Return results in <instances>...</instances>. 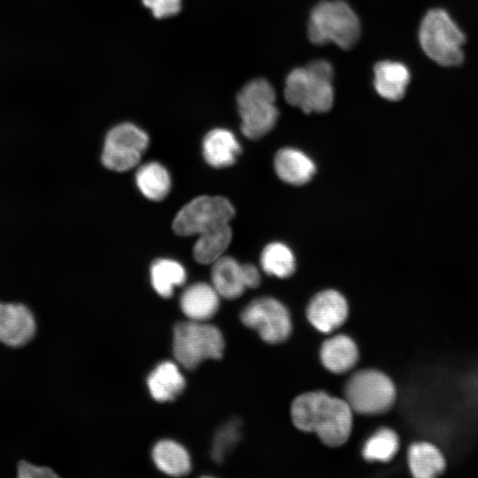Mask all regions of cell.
<instances>
[{"mask_svg":"<svg viewBox=\"0 0 478 478\" xmlns=\"http://www.w3.org/2000/svg\"><path fill=\"white\" fill-rule=\"evenodd\" d=\"M320 357L322 365L330 372L343 374L358 362V351L355 342L346 335H336L323 342Z\"/></svg>","mask_w":478,"mask_h":478,"instance_id":"obj_16","label":"cell"},{"mask_svg":"<svg viewBox=\"0 0 478 478\" xmlns=\"http://www.w3.org/2000/svg\"><path fill=\"white\" fill-rule=\"evenodd\" d=\"M274 170L278 177L291 185H303L315 173L316 166L312 158L300 150L282 148L275 154Z\"/></svg>","mask_w":478,"mask_h":478,"instance_id":"obj_13","label":"cell"},{"mask_svg":"<svg viewBox=\"0 0 478 478\" xmlns=\"http://www.w3.org/2000/svg\"><path fill=\"white\" fill-rule=\"evenodd\" d=\"M396 389L383 373L364 369L353 374L344 386V399L353 412L363 415L381 414L393 405Z\"/></svg>","mask_w":478,"mask_h":478,"instance_id":"obj_7","label":"cell"},{"mask_svg":"<svg viewBox=\"0 0 478 478\" xmlns=\"http://www.w3.org/2000/svg\"><path fill=\"white\" fill-rule=\"evenodd\" d=\"M149 144L148 135L132 123H121L106 135L102 163L108 169L123 172L135 166Z\"/></svg>","mask_w":478,"mask_h":478,"instance_id":"obj_10","label":"cell"},{"mask_svg":"<svg viewBox=\"0 0 478 478\" xmlns=\"http://www.w3.org/2000/svg\"><path fill=\"white\" fill-rule=\"evenodd\" d=\"M262 269L270 275L278 278L290 276L296 267L295 256L292 251L284 243L274 242L267 244L260 257Z\"/></svg>","mask_w":478,"mask_h":478,"instance_id":"obj_25","label":"cell"},{"mask_svg":"<svg viewBox=\"0 0 478 478\" xmlns=\"http://www.w3.org/2000/svg\"><path fill=\"white\" fill-rule=\"evenodd\" d=\"M153 460L158 468L172 476H182L189 473L191 463L187 451L176 442L162 440L153 448Z\"/></svg>","mask_w":478,"mask_h":478,"instance_id":"obj_21","label":"cell"},{"mask_svg":"<svg viewBox=\"0 0 478 478\" xmlns=\"http://www.w3.org/2000/svg\"><path fill=\"white\" fill-rule=\"evenodd\" d=\"M408 463L413 476L429 478L441 474L445 466L439 450L428 443H416L408 451Z\"/></svg>","mask_w":478,"mask_h":478,"instance_id":"obj_22","label":"cell"},{"mask_svg":"<svg viewBox=\"0 0 478 478\" xmlns=\"http://www.w3.org/2000/svg\"><path fill=\"white\" fill-rule=\"evenodd\" d=\"M220 295L212 285L197 282L189 285L181 294L180 305L191 320L205 321L217 312Z\"/></svg>","mask_w":478,"mask_h":478,"instance_id":"obj_14","label":"cell"},{"mask_svg":"<svg viewBox=\"0 0 478 478\" xmlns=\"http://www.w3.org/2000/svg\"><path fill=\"white\" fill-rule=\"evenodd\" d=\"M306 315L316 329L330 333L344 323L348 316V304L340 292L325 289L310 300Z\"/></svg>","mask_w":478,"mask_h":478,"instance_id":"obj_11","label":"cell"},{"mask_svg":"<svg viewBox=\"0 0 478 478\" xmlns=\"http://www.w3.org/2000/svg\"><path fill=\"white\" fill-rule=\"evenodd\" d=\"M290 413L298 429L315 433L328 446H340L351 436L353 412L344 398L324 391L306 392L295 398Z\"/></svg>","mask_w":478,"mask_h":478,"instance_id":"obj_1","label":"cell"},{"mask_svg":"<svg viewBox=\"0 0 478 478\" xmlns=\"http://www.w3.org/2000/svg\"><path fill=\"white\" fill-rule=\"evenodd\" d=\"M333 76L332 66L324 59L295 68L286 79L285 100L305 113L328 112L334 104Z\"/></svg>","mask_w":478,"mask_h":478,"instance_id":"obj_2","label":"cell"},{"mask_svg":"<svg viewBox=\"0 0 478 478\" xmlns=\"http://www.w3.org/2000/svg\"><path fill=\"white\" fill-rule=\"evenodd\" d=\"M35 317L22 304L0 302V342L10 347H20L35 334Z\"/></svg>","mask_w":478,"mask_h":478,"instance_id":"obj_12","label":"cell"},{"mask_svg":"<svg viewBox=\"0 0 478 478\" xmlns=\"http://www.w3.org/2000/svg\"><path fill=\"white\" fill-rule=\"evenodd\" d=\"M173 346L178 363L187 369H195L205 359L221 358L225 342L217 327L190 320L176 324Z\"/></svg>","mask_w":478,"mask_h":478,"instance_id":"obj_5","label":"cell"},{"mask_svg":"<svg viewBox=\"0 0 478 478\" xmlns=\"http://www.w3.org/2000/svg\"><path fill=\"white\" fill-rule=\"evenodd\" d=\"M242 133L258 139L273 129L278 119L275 92L264 79H256L243 86L237 95Z\"/></svg>","mask_w":478,"mask_h":478,"instance_id":"obj_6","label":"cell"},{"mask_svg":"<svg viewBox=\"0 0 478 478\" xmlns=\"http://www.w3.org/2000/svg\"><path fill=\"white\" fill-rule=\"evenodd\" d=\"M212 281L220 297L227 299L239 297L246 289L243 265L234 258L222 256L213 263Z\"/></svg>","mask_w":478,"mask_h":478,"instance_id":"obj_19","label":"cell"},{"mask_svg":"<svg viewBox=\"0 0 478 478\" xmlns=\"http://www.w3.org/2000/svg\"><path fill=\"white\" fill-rule=\"evenodd\" d=\"M308 37L317 45L333 42L351 49L359 39L360 22L353 10L342 0L322 1L312 10Z\"/></svg>","mask_w":478,"mask_h":478,"instance_id":"obj_3","label":"cell"},{"mask_svg":"<svg viewBox=\"0 0 478 478\" xmlns=\"http://www.w3.org/2000/svg\"><path fill=\"white\" fill-rule=\"evenodd\" d=\"M239 436V426L236 421L225 425L214 438L212 458L216 461H221L225 454L237 443Z\"/></svg>","mask_w":478,"mask_h":478,"instance_id":"obj_27","label":"cell"},{"mask_svg":"<svg viewBox=\"0 0 478 478\" xmlns=\"http://www.w3.org/2000/svg\"><path fill=\"white\" fill-rule=\"evenodd\" d=\"M135 182L142 194L154 201L164 199L171 189L170 175L158 162L142 166L136 172Z\"/></svg>","mask_w":478,"mask_h":478,"instance_id":"obj_23","label":"cell"},{"mask_svg":"<svg viewBox=\"0 0 478 478\" xmlns=\"http://www.w3.org/2000/svg\"><path fill=\"white\" fill-rule=\"evenodd\" d=\"M242 322L258 332L268 343H280L289 338L292 324L288 309L278 300L264 297L252 300L242 311Z\"/></svg>","mask_w":478,"mask_h":478,"instance_id":"obj_9","label":"cell"},{"mask_svg":"<svg viewBox=\"0 0 478 478\" xmlns=\"http://www.w3.org/2000/svg\"><path fill=\"white\" fill-rule=\"evenodd\" d=\"M151 397L158 402L173 400L185 388V379L178 366L170 361L157 366L147 379Z\"/></svg>","mask_w":478,"mask_h":478,"instance_id":"obj_18","label":"cell"},{"mask_svg":"<svg viewBox=\"0 0 478 478\" xmlns=\"http://www.w3.org/2000/svg\"><path fill=\"white\" fill-rule=\"evenodd\" d=\"M235 215L232 204L223 197L201 196L185 204L176 214L173 228L181 236L200 235L228 224Z\"/></svg>","mask_w":478,"mask_h":478,"instance_id":"obj_8","label":"cell"},{"mask_svg":"<svg viewBox=\"0 0 478 478\" xmlns=\"http://www.w3.org/2000/svg\"><path fill=\"white\" fill-rule=\"evenodd\" d=\"M158 19L175 15L181 10V0H142Z\"/></svg>","mask_w":478,"mask_h":478,"instance_id":"obj_28","label":"cell"},{"mask_svg":"<svg viewBox=\"0 0 478 478\" xmlns=\"http://www.w3.org/2000/svg\"><path fill=\"white\" fill-rule=\"evenodd\" d=\"M232 239V231L228 224H224L199 235L193 254L201 264H213L223 256Z\"/></svg>","mask_w":478,"mask_h":478,"instance_id":"obj_20","label":"cell"},{"mask_svg":"<svg viewBox=\"0 0 478 478\" xmlns=\"http://www.w3.org/2000/svg\"><path fill=\"white\" fill-rule=\"evenodd\" d=\"M243 274L246 289L257 288L261 280L258 269L251 264L243 265Z\"/></svg>","mask_w":478,"mask_h":478,"instance_id":"obj_30","label":"cell"},{"mask_svg":"<svg viewBox=\"0 0 478 478\" xmlns=\"http://www.w3.org/2000/svg\"><path fill=\"white\" fill-rule=\"evenodd\" d=\"M419 40L427 56L441 66H457L463 61L465 35L444 10L434 9L425 15Z\"/></svg>","mask_w":478,"mask_h":478,"instance_id":"obj_4","label":"cell"},{"mask_svg":"<svg viewBox=\"0 0 478 478\" xmlns=\"http://www.w3.org/2000/svg\"><path fill=\"white\" fill-rule=\"evenodd\" d=\"M241 152L235 135L225 128L209 131L203 140V155L212 167L222 168L232 166Z\"/></svg>","mask_w":478,"mask_h":478,"instance_id":"obj_15","label":"cell"},{"mask_svg":"<svg viewBox=\"0 0 478 478\" xmlns=\"http://www.w3.org/2000/svg\"><path fill=\"white\" fill-rule=\"evenodd\" d=\"M150 281L158 295L169 297L175 287L181 286L185 282L186 271L173 259L159 258L150 266Z\"/></svg>","mask_w":478,"mask_h":478,"instance_id":"obj_24","label":"cell"},{"mask_svg":"<svg viewBox=\"0 0 478 478\" xmlns=\"http://www.w3.org/2000/svg\"><path fill=\"white\" fill-rule=\"evenodd\" d=\"M18 476L20 478L57 477L54 471L46 466H37L27 461L18 464Z\"/></svg>","mask_w":478,"mask_h":478,"instance_id":"obj_29","label":"cell"},{"mask_svg":"<svg viewBox=\"0 0 478 478\" xmlns=\"http://www.w3.org/2000/svg\"><path fill=\"white\" fill-rule=\"evenodd\" d=\"M374 85L382 97L397 101L405 96L410 81V72L404 64L382 61L374 66Z\"/></svg>","mask_w":478,"mask_h":478,"instance_id":"obj_17","label":"cell"},{"mask_svg":"<svg viewBox=\"0 0 478 478\" xmlns=\"http://www.w3.org/2000/svg\"><path fill=\"white\" fill-rule=\"evenodd\" d=\"M399 446L397 435L384 428L376 431L365 443L362 454L368 461L387 462L397 453Z\"/></svg>","mask_w":478,"mask_h":478,"instance_id":"obj_26","label":"cell"}]
</instances>
